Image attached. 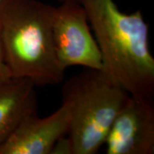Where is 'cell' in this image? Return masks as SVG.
<instances>
[{"instance_id": "1", "label": "cell", "mask_w": 154, "mask_h": 154, "mask_svg": "<svg viewBox=\"0 0 154 154\" xmlns=\"http://www.w3.org/2000/svg\"><path fill=\"white\" fill-rule=\"evenodd\" d=\"M102 58L101 71L134 96L154 97V58L140 11L122 12L114 0H84Z\"/></svg>"}, {"instance_id": "2", "label": "cell", "mask_w": 154, "mask_h": 154, "mask_svg": "<svg viewBox=\"0 0 154 154\" xmlns=\"http://www.w3.org/2000/svg\"><path fill=\"white\" fill-rule=\"evenodd\" d=\"M55 7L38 0L0 2V41L12 78L35 86L57 85L65 70L57 58L52 36Z\"/></svg>"}, {"instance_id": "3", "label": "cell", "mask_w": 154, "mask_h": 154, "mask_svg": "<svg viewBox=\"0 0 154 154\" xmlns=\"http://www.w3.org/2000/svg\"><path fill=\"white\" fill-rule=\"evenodd\" d=\"M128 95L97 69H87L64 84L63 102L69 109L67 136L71 143L72 154L99 152Z\"/></svg>"}, {"instance_id": "4", "label": "cell", "mask_w": 154, "mask_h": 154, "mask_svg": "<svg viewBox=\"0 0 154 154\" xmlns=\"http://www.w3.org/2000/svg\"><path fill=\"white\" fill-rule=\"evenodd\" d=\"M52 36L57 58L64 70L71 66L102 69L99 45L90 31L88 14L81 3L66 0L55 7Z\"/></svg>"}, {"instance_id": "5", "label": "cell", "mask_w": 154, "mask_h": 154, "mask_svg": "<svg viewBox=\"0 0 154 154\" xmlns=\"http://www.w3.org/2000/svg\"><path fill=\"white\" fill-rule=\"evenodd\" d=\"M107 154L154 153V100L128 95L107 134Z\"/></svg>"}, {"instance_id": "6", "label": "cell", "mask_w": 154, "mask_h": 154, "mask_svg": "<svg viewBox=\"0 0 154 154\" xmlns=\"http://www.w3.org/2000/svg\"><path fill=\"white\" fill-rule=\"evenodd\" d=\"M69 109L66 103L46 117L37 110L27 115L11 136L0 145V154H51L57 140L67 135Z\"/></svg>"}, {"instance_id": "7", "label": "cell", "mask_w": 154, "mask_h": 154, "mask_svg": "<svg viewBox=\"0 0 154 154\" xmlns=\"http://www.w3.org/2000/svg\"><path fill=\"white\" fill-rule=\"evenodd\" d=\"M35 87L24 78H12L0 84V145L26 116L37 110Z\"/></svg>"}, {"instance_id": "8", "label": "cell", "mask_w": 154, "mask_h": 154, "mask_svg": "<svg viewBox=\"0 0 154 154\" xmlns=\"http://www.w3.org/2000/svg\"><path fill=\"white\" fill-rule=\"evenodd\" d=\"M51 154H72V146L67 135L57 140Z\"/></svg>"}, {"instance_id": "9", "label": "cell", "mask_w": 154, "mask_h": 154, "mask_svg": "<svg viewBox=\"0 0 154 154\" xmlns=\"http://www.w3.org/2000/svg\"><path fill=\"white\" fill-rule=\"evenodd\" d=\"M11 79H12V76H11V71L5 61L2 45H1V41H0V84L6 82L10 81Z\"/></svg>"}, {"instance_id": "10", "label": "cell", "mask_w": 154, "mask_h": 154, "mask_svg": "<svg viewBox=\"0 0 154 154\" xmlns=\"http://www.w3.org/2000/svg\"><path fill=\"white\" fill-rule=\"evenodd\" d=\"M63 1H66V0H63ZM69 1H75V2H78V3L82 4V2L84 1V0H69Z\"/></svg>"}, {"instance_id": "11", "label": "cell", "mask_w": 154, "mask_h": 154, "mask_svg": "<svg viewBox=\"0 0 154 154\" xmlns=\"http://www.w3.org/2000/svg\"><path fill=\"white\" fill-rule=\"evenodd\" d=\"M1 1H2V0H0V2H1Z\"/></svg>"}]
</instances>
